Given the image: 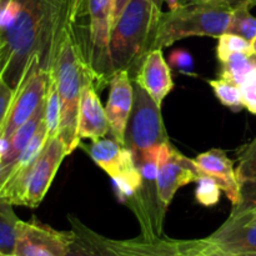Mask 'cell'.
<instances>
[{"label": "cell", "mask_w": 256, "mask_h": 256, "mask_svg": "<svg viewBox=\"0 0 256 256\" xmlns=\"http://www.w3.org/2000/svg\"><path fill=\"white\" fill-rule=\"evenodd\" d=\"M2 159H0V186H2Z\"/></svg>", "instance_id": "obj_39"}, {"label": "cell", "mask_w": 256, "mask_h": 256, "mask_svg": "<svg viewBox=\"0 0 256 256\" xmlns=\"http://www.w3.org/2000/svg\"><path fill=\"white\" fill-rule=\"evenodd\" d=\"M209 84L222 105L232 110H242L244 108L242 100V89L236 82L220 76L215 80H210Z\"/></svg>", "instance_id": "obj_23"}, {"label": "cell", "mask_w": 256, "mask_h": 256, "mask_svg": "<svg viewBox=\"0 0 256 256\" xmlns=\"http://www.w3.org/2000/svg\"><path fill=\"white\" fill-rule=\"evenodd\" d=\"M75 22L69 20L62 32L56 56L49 70L56 79L62 100L59 136L64 142L68 155L79 145L76 136L78 114L80 98L84 88L89 84H99L96 74L90 65L88 49L75 30Z\"/></svg>", "instance_id": "obj_2"}, {"label": "cell", "mask_w": 256, "mask_h": 256, "mask_svg": "<svg viewBox=\"0 0 256 256\" xmlns=\"http://www.w3.org/2000/svg\"><path fill=\"white\" fill-rule=\"evenodd\" d=\"M12 95H14V89L5 82V79L2 75L0 76V128H2L5 116L8 114Z\"/></svg>", "instance_id": "obj_30"}, {"label": "cell", "mask_w": 256, "mask_h": 256, "mask_svg": "<svg viewBox=\"0 0 256 256\" xmlns=\"http://www.w3.org/2000/svg\"><path fill=\"white\" fill-rule=\"evenodd\" d=\"M162 14V4L156 0H132L126 5L110 34L112 74L128 70L132 80L142 59L152 50Z\"/></svg>", "instance_id": "obj_4"}, {"label": "cell", "mask_w": 256, "mask_h": 256, "mask_svg": "<svg viewBox=\"0 0 256 256\" xmlns=\"http://www.w3.org/2000/svg\"><path fill=\"white\" fill-rule=\"evenodd\" d=\"M194 256H204L202 254H196V255H194Z\"/></svg>", "instance_id": "obj_41"}, {"label": "cell", "mask_w": 256, "mask_h": 256, "mask_svg": "<svg viewBox=\"0 0 256 256\" xmlns=\"http://www.w3.org/2000/svg\"><path fill=\"white\" fill-rule=\"evenodd\" d=\"M192 162L200 175L212 178L218 182L234 208L242 204V185L238 179L234 162L229 159L224 150L212 149L199 154Z\"/></svg>", "instance_id": "obj_14"}, {"label": "cell", "mask_w": 256, "mask_h": 256, "mask_svg": "<svg viewBox=\"0 0 256 256\" xmlns=\"http://www.w3.org/2000/svg\"><path fill=\"white\" fill-rule=\"evenodd\" d=\"M228 32L240 35L252 42L256 35V18L250 12V6L245 2H240L234 6L232 22Z\"/></svg>", "instance_id": "obj_22"}, {"label": "cell", "mask_w": 256, "mask_h": 256, "mask_svg": "<svg viewBox=\"0 0 256 256\" xmlns=\"http://www.w3.org/2000/svg\"><path fill=\"white\" fill-rule=\"evenodd\" d=\"M132 0H112V18H110V25H112V29L114 28V25L116 24V22L119 20L120 15L124 12V9L126 8V5Z\"/></svg>", "instance_id": "obj_31"}, {"label": "cell", "mask_w": 256, "mask_h": 256, "mask_svg": "<svg viewBox=\"0 0 256 256\" xmlns=\"http://www.w3.org/2000/svg\"><path fill=\"white\" fill-rule=\"evenodd\" d=\"M224 2H228V4L232 5V6L234 8V6H236L238 4H240V2H242V0H224Z\"/></svg>", "instance_id": "obj_34"}, {"label": "cell", "mask_w": 256, "mask_h": 256, "mask_svg": "<svg viewBox=\"0 0 256 256\" xmlns=\"http://www.w3.org/2000/svg\"><path fill=\"white\" fill-rule=\"evenodd\" d=\"M134 84V102L125 130L124 145L132 152L135 162L144 155L169 142L160 105L138 84Z\"/></svg>", "instance_id": "obj_6"}, {"label": "cell", "mask_w": 256, "mask_h": 256, "mask_svg": "<svg viewBox=\"0 0 256 256\" xmlns=\"http://www.w3.org/2000/svg\"><path fill=\"white\" fill-rule=\"evenodd\" d=\"M72 242L68 256H194L208 248L204 239L148 238L112 239L88 228L78 218L69 216Z\"/></svg>", "instance_id": "obj_3"}, {"label": "cell", "mask_w": 256, "mask_h": 256, "mask_svg": "<svg viewBox=\"0 0 256 256\" xmlns=\"http://www.w3.org/2000/svg\"><path fill=\"white\" fill-rule=\"evenodd\" d=\"M45 114L44 122L46 126L48 140L59 134L60 118H62V100L54 74L49 72L46 92H45Z\"/></svg>", "instance_id": "obj_20"}, {"label": "cell", "mask_w": 256, "mask_h": 256, "mask_svg": "<svg viewBox=\"0 0 256 256\" xmlns=\"http://www.w3.org/2000/svg\"><path fill=\"white\" fill-rule=\"evenodd\" d=\"M252 42V54L256 55V35H255L254 39H252V42Z\"/></svg>", "instance_id": "obj_36"}, {"label": "cell", "mask_w": 256, "mask_h": 256, "mask_svg": "<svg viewBox=\"0 0 256 256\" xmlns=\"http://www.w3.org/2000/svg\"><path fill=\"white\" fill-rule=\"evenodd\" d=\"M204 256H256V252H239V254H226V252H218V250H204L202 252Z\"/></svg>", "instance_id": "obj_32"}, {"label": "cell", "mask_w": 256, "mask_h": 256, "mask_svg": "<svg viewBox=\"0 0 256 256\" xmlns=\"http://www.w3.org/2000/svg\"><path fill=\"white\" fill-rule=\"evenodd\" d=\"M72 232L56 230L36 219L18 225L14 256H68Z\"/></svg>", "instance_id": "obj_12"}, {"label": "cell", "mask_w": 256, "mask_h": 256, "mask_svg": "<svg viewBox=\"0 0 256 256\" xmlns=\"http://www.w3.org/2000/svg\"><path fill=\"white\" fill-rule=\"evenodd\" d=\"M112 8V0H88L86 4V12L89 14L88 58L99 79L100 86L109 84L112 75L110 62Z\"/></svg>", "instance_id": "obj_10"}, {"label": "cell", "mask_w": 256, "mask_h": 256, "mask_svg": "<svg viewBox=\"0 0 256 256\" xmlns=\"http://www.w3.org/2000/svg\"><path fill=\"white\" fill-rule=\"evenodd\" d=\"M12 206V204L0 199V252L6 256H14L20 222Z\"/></svg>", "instance_id": "obj_19"}, {"label": "cell", "mask_w": 256, "mask_h": 256, "mask_svg": "<svg viewBox=\"0 0 256 256\" xmlns=\"http://www.w3.org/2000/svg\"><path fill=\"white\" fill-rule=\"evenodd\" d=\"M199 172L192 159L178 152L170 142L160 146L158 156V196L162 209L166 212L170 202L180 188L196 182Z\"/></svg>", "instance_id": "obj_11"}, {"label": "cell", "mask_w": 256, "mask_h": 256, "mask_svg": "<svg viewBox=\"0 0 256 256\" xmlns=\"http://www.w3.org/2000/svg\"><path fill=\"white\" fill-rule=\"evenodd\" d=\"M212 2V0H185L186 4H192V2Z\"/></svg>", "instance_id": "obj_35"}, {"label": "cell", "mask_w": 256, "mask_h": 256, "mask_svg": "<svg viewBox=\"0 0 256 256\" xmlns=\"http://www.w3.org/2000/svg\"><path fill=\"white\" fill-rule=\"evenodd\" d=\"M49 72L40 68L39 59L32 58L28 65L22 79L15 88L9 110L0 128V159L5 154L10 138L24 122L30 119L46 92Z\"/></svg>", "instance_id": "obj_7"}, {"label": "cell", "mask_w": 256, "mask_h": 256, "mask_svg": "<svg viewBox=\"0 0 256 256\" xmlns=\"http://www.w3.org/2000/svg\"><path fill=\"white\" fill-rule=\"evenodd\" d=\"M218 39H219V42H218L216 46V55L220 62H225L228 58L232 56V54H236V52L254 55L250 40H246L240 35L225 32V34L220 35Z\"/></svg>", "instance_id": "obj_25"}, {"label": "cell", "mask_w": 256, "mask_h": 256, "mask_svg": "<svg viewBox=\"0 0 256 256\" xmlns=\"http://www.w3.org/2000/svg\"><path fill=\"white\" fill-rule=\"evenodd\" d=\"M156 2H160V4H162V2H162V0H156Z\"/></svg>", "instance_id": "obj_40"}, {"label": "cell", "mask_w": 256, "mask_h": 256, "mask_svg": "<svg viewBox=\"0 0 256 256\" xmlns=\"http://www.w3.org/2000/svg\"><path fill=\"white\" fill-rule=\"evenodd\" d=\"M4 69H5L4 56H2V46H0V76H2V72H4Z\"/></svg>", "instance_id": "obj_33"}, {"label": "cell", "mask_w": 256, "mask_h": 256, "mask_svg": "<svg viewBox=\"0 0 256 256\" xmlns=\"http://www.w3.org/2000/svg\"><path fill=\"white\" fill-rule=\"evenodd\" d=\"M110 92L105 112L112 139L124 145L125 130L134 102V84L128 70H119L109 80Z\"/></svg>", "instance_id": "obj_13"}, {"label": "cell", "mask_w": 256, "mask_h": 256, "mask_svg": "<svg viewBox=\"0 0 256 256\" xmlns=\"http://www.w3.org/2000/svg\"><path fill=\"white\" fill-rule=\"evenodd\" d=\"M242 2H245V4L249 5L250 8H252L254 5H256V0H242Z\"/></svg>", "instance_id": "obj_37"}, {"label": "cell", "mask_w": 256, "mask_h": 256, "mask_svg": "<svg viewBox=\"0 0 256 256\" xmlns=\"http://www.w3.org/2000/svg\"><path fill=\"white\" fill-rule=\"evenodd\" d=\"M256 69V55L236 52L222 62L220 76L236 82L238 85L244 82L245 78Z\"/></svg>", "instance_id": "obj_21"}, {"label": "cell", "mask_w": 256, "mask_h": 256, "mask_svg": "<svg viewBox=\"0 0 256 256\" xmlns=\"http://www.w3.org/2000/svg\"><path fill=\"white\" fill-rule=\"evenodd\" d=\"M95 164L112 179L118 198L130 202L142 186V178L132 152L115 139L92 142L89 149Z\"/></svg>", "instance_id": "obj_8"}, {"label": "cell", "mask_w": 256, "mask_h": 256, "mask_svg": "<svg viewBox=\"0 0 256 256\" xmlns=\"http://www.w3.org/2000/svg\"><path fill=\"white\" fill-rule=\"evenodd\" d=\"M228 219L239 224H256V205L252 206H244L242 204L238 205Z\"/></svg>", "instance_id": "obj_29"}, {"label": "cell", "mask_w": 256, "mask_h": 256, "mask_svg": "<svg viewBox=\"0 0 256 256\" xmlns=\"http://www.w3.org/2000/svg\"><path fill=\"white\" fill-rule=\"evenodd\" d=\"M234 8L224 0L186 4L174 12H162L154 49L170 46L190 36L219 38L228 32Z\"/></svg>", "instance_id": "obj_5"}, {"label": "cell", "mask_w": 256, "mask_h": 256, "mask_svg": "<svg viewBox=\"0 0 256 256\" xmlns=\"http://www.w3.org/2000/svg\"><path fill=\"white\" fill-rule=\"evenodd\" d=\"M44 114H45V100H42V102H40L39 106H38V109L35 110L34 114L30 116V119L28 120L26 122H24V124H22V126L14 132V134H12V136L10 138L6 152H5V154L2 155V182H4L10 168H12V164L16 162V159L20 156L22 150L26 148V145L29 144L32 138L34 136V134L36 132L40 122L44 120Z\"/></svg>", "instance_id": "obj_18"}, {"label": "cell", "mask_w": 256, "mask_h": 256, "mask_svg": "<svg viewBox=\"0 0 256 256\" xmlns=\"http://www.w3.org/2000/svg\"><path fill=\"white\" fill-rule=\"evenodd\" d=\"M70 12L72 0H8L0 15V46L2 78L12 89L32 58L42 69H52Z\"/></svg>", "instance_id": "obj_1"}, {"label": "cell", "mask_w": 256, "mask_h": 256, "mask_svg": "<svg viewBox=\"0 0 256 256\" xmlns=\"http://www.w3.org/2000/svg\"><path fill=\"white\" fill-rule=\"evenodd\" d=\"M169 66L185 75L194 74V59L186 50L176 49L169 55Z\"/></svg>", "instance_id": "obj_27"}, {"label": "cell", "mask_w": 256, "mask_h": 256, "mask_svg": "<svg viewBox=\"0 0 256 256\" xmlns=\"http://www.w3.org/2000/svg\"><path fill=\"white\" fill-rule=\"evenodd\" d=\"M240 89L244 108L256 115V69L245 78L240 84Z\"/></svg>", "instance_id": "obj_28"}, {"label": "cell", "mask_w": 256, "mask_h": 256, "mask_svg": "<svg viewBox=\"0 0 256 256\" xmlns=\"http://www.w3.org/2000/svg\"><path fill=\"white\" fill-rule=\"evenodd\" d=\"M205 242L206 249L226 254L256 252V224H239L228 219L219 229L205 238Z\"/></svg>", "instance_id": "obj_17"}, {"label": "cell", "mask_w": 256, "mask_h": 256, "mask_svg": "<svg viewBox=\"0 0 256 256\" xmlns=\"http://www.w3.org/2000/svg\"><path fill=\"white\" fill-rule=\"evenodd\" d=\"M6 2L8 0H0V15H2V10H4L5 5H6Z\"/></svg>", "instance_id": "obj_38"}, {"label": "cell", "mask_w": 256, "mask_h": 256, "mask_svg": "<svg viewBox=\"0 0 256 256\" xmlns=\"http://www.w3.org/2000/svg\"><path fill=\"white\" fill-rule=\"evenodd\" d=\"M236 175L242 185L256 182V138L238 152Z\"/></svg>", "instance_id": "obj_24"}, {"label": "cell", "mask_w": 256, "mask_h": 256, "mask_svg": "<svg viewBox=\"0 0 256 256\" xmlns=\"http://www.w3.org/2000/svg\"><path fill=\"white\" fill-rule=\"evenodd\" d=\"M0 256H6V255H4L2 252H0Z\"/></svg>", "instance_id": "obj_42"}, {"label": "cell", "mask_w": 256, "mask_h": 256, "mask_svg": "<svg viewBox=\"0 0 256 256\" xmlns=\"http://www.w3.org/2000/svg\"><path fill=\"white\" fill-rule=\"evenodd\" d=\"M195 182L198 184L195 189V199L199 204L204 206H212L219 202L222 189L214 179L200 175V178Z\"/></svg>", "instance_id": "obj_26"}, {"label": "cell", "mask_w": 256, "mask_h": 256, "mask_svg": "<svg viewBox=\"0 0 256 256\" xmlns=\"http://www.w3.org/2000/svg\"><path fill=\"white\" fill-rule=\"evenodd\" d=\"M65 156H68L66 148L59 135L48 140L42 152L25 175L14 205L32 209L39 206Z\"/></svg>", "instance_id": "obj_9"}, {"label": "cell", "mask_w": 256, "mask_h": 256, "mask_svg": "<svg viewBox=\"0 0 256 256\" xmlns=\"http://www.w3.org/2000/svg\"><path fill=\"white\" fill-rule=\"evenodd\" d=\"M132 82L142 86L162 106L166 95L174 88L172 68L162 55V49H154L142 59Z\"/></svg>", "instance_id": "obj_15"}, {"label": "cell", "mask_w": 256, "mask_h": 256, "mask_svg": "<svg viewBox=\"0 0 256 256\" xmlns=\"http://www.w3.org/2000/svg\"><path fill=\"white\" fill-rule=\"evenodd\" d=\"M110 132L105 108L98 95L95 84L84 88L80 98L78 114V139H90L92 142L102 139Z\"/></svg>", "instance_id": "obj_16"}]
</instances>
